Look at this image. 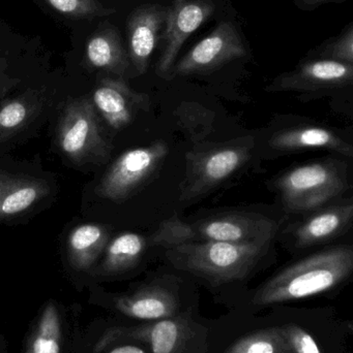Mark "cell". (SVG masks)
Returning <instances> with one entry per match:
<instances>
[{
	"instance_id": "3957f363",
	"label": "cell",
	"mask_w": 353,
	"mask_h": 353,
	"mask_svg": "<svg viewBox=\"0 0 353 353\" xmlns=\"http://www.w3.org/2000/svg\"><path fill=\"white\" fill-rule=\"evenodd\" d=\"M269 243H186L170 247L168 259L178 269L215 283L246 277L267 252Z\"/></svg>"
},
{
	"instance_id": "7c38bea8",
	"label": "cell",
	"mask_w": 353,
	"mask_h": 353,
	"mask_svg": "<svg viewBox=\"0 0 353 353\" xmlns=\"http://www.w3.org/2000/svg\"><path fill=\"white\" fill-rule=\"evenodd\" d=\"M95 304L108 307L124 316L139 321H158L175 316L178 303L173 294L163 286L149 285L131 294H93Z\"/></svg>"
},
{
	"instance_id": "4fadbf2b",
	"label": "cell",
	"mask_w": 353,
	"mask_h": 353,
	"mask_svg": "<svg viewBox=\"0 0 353 353\" xmlns=\"http://www.w3.org/2000/svg\"><path fill=\"white\" fill-rule=\"evenodd\" d=\"M169 6L146 4L131 14L128 21V58L138 74H145L161 39Z\"/></svg>"
},
{
	"instance_id": "9a60e30c",
	"label": "cell",
	"mask_w": 353,
	"mask_h": 353,
	"mask_svg": "<svg viewBox=\"0 0 353 353\" xmlns=\"http://www.w3.org/2000/svg\"><path fill=\"white\" fill-rule=\"evenodd\" d=\"M352 218V203L333 205L317 212L294 230L296 246L307 248L337 238L350 228Z\"/></svg>"
},
{
	"instance_id": "9c48e42d",
	"label": "cell",
	"mask_w": 353,
	"mask_h": 353,
	"mask_svg": "<svg viewBox=\"0 0 353 353\" xmlns=\"http://www.w3.org/2000/svg\"><path fill=\"white\" fill-rule=\"evenodd\" d=\"M215 10L211 0H174L169 6L161 35L163 49L157 66L160 77L168 78L184 41L215 14Z\"/></svg>"
},
{
	"instance_id": "277c9868",
	"label": "cell",
	"mask_w": 353,
	"mask_h": 353,
	"mask_svg": "<svg viewBox=\"0 0 353 353\" xmlns=\"http://www.w3.org/2000/svg\"><path fill=\"white\" fill-rule=\"evenodd\" d=\"M286 210L304 213L318 209L350 188L347 170L336 159L314 161L286 172L276 182Z\"/></svg>"
},
{
	"instance_id": "cb8c5ba5",
	"label": "cell",
	"mask_w": 353,
	"mask_h": 353,
	"mask_svg": "<svg viewBox=\"0 0 353 353\" xmlns=\"http://www.w3.org/2000/svg\"><path fill=\"white\" fill-rule=\"evenodd\" d=\"M60 14L73 18H95L114 14V8L104 6L99 0H45Z\"/></svg>"
},
{
	"instance_id": "f546056e",
	"label": "cell",
	"mask_w": 353,
	"mask_h": 353,
	"mask_svg": "<svg viewBox=\"0 0 353 353\" xmlns=\"http://www.w3.org/2000/svg\"><path fill=\"white\" fill-rule=\"evenodd\" d=\"M4 91V86L2 85V83L0 82V95H2V93H3Z\"/></svg>"
},
{
	"instance_id": "4316f807",
	"label": "cell",
	"mask_w": 353,
	"mask_h": 353,
	"mask_svg": "<svg viewBox=\"0 0 353 353\" xmlns=\"http://www.w3.org/2000/svg\"><path fill=\"white\" fill-rule=\"evenodd\" d=\"M107 353H146L144 350L136 345H120L111 348Z\"/></svg>"
},
{
	"instance_id": "44dd1931",
	"label": "cell",
	"mask_w": 353,
	"mask_h": 353,
	"mask_svg": "<svg viewBox=\"0 0 353 353\" xmlns=\"http://www.w3.org/2000/svg\"><path fill=\"white\" fill-rule=\"evenodd\" d=\"M64 323L55 301L46 303L33 323L23 353H62Z\"/></svg>"
},
{
	"instance_id": "83f0119b",
	"label": "cell",
	"mask_w": 353,
	"mask_h": 353,
	"mask_svg": "<svg viewBox=\"0 0 353 353\" xmlns=\"http://www.w3.org/2000/svg\"><path fill=\"white\" fill-rule=\"evenodd\" d=\"M337 1V0H300L302 6L304 8H314V6H319V4L325 3V2Z\"/></svg>"
},
{
	"instance_id": "5b68a950",
	"label": "cell",
	"mask_w": 353,
	"mask_h": 353,
	"mask_svg": "<svg viewBox=\"0 0 353 353\" xmlns=\"http://www.w3.org/2000/svg\"><path fill=\"white\" fill-rule=\"evenodd\" d=\"M56 142L60 151L78 165L104 163L112 150L99 114L87 97L74 99L64 107L56 128Z\"/></svg>"
},
{
	"instance_id": "8992f818",
	"label": "cell",
	"mask_w": 353,
	"mask_h": 353,
	"mask_svg": "<svg viewBox=\"0 0 353 353\" xmlns=\"http://www.w3.org/2000/svg\"><path fill=\"white\" fill-rule=\"evenodd\" d=\"M252 138L240 139L189 155L180 201H190L219 186L250 159Z\"/></svg>"
},
{
	"instance_id": "e0dca14e",
	"label": "cell",
	"mask_w": 353,
	"mask_h": 353,
	"mask_svg": "<svg viewBox=\"0 0 353 353\" xmlns=\"http://www.w3.org/2000/svg\"><path fill=\"white\" fill-rule=\"evenodd\" d=\"M269 146L280 152L325 149L335 151L344 157H352L353 148L350 143L337 134L321 126H302L284 130L274 134Z\"/></svg>"
},
{
	"instance_id": "ba28073f",
	"label": "cell",
	"mask_w": 353,
	"mask_h": 353,
	"mask_svg": "<svg viewBox=\"0 0 353 353\" xmlns=\"http://www.w3.org/2000/svg\"><path fill=\"white\" fill-rule=\"evenodd\" d=\"M246 55L247 49L238 29L231 22H221L175 62L168 78L207 74Z\"/></svg>"
},
{
	"instance_id": "d4e9b609",
	"label": "cell",
	"mask_w": 353,
	"mask_h": 353,
	"mask_svg": "<svg viewBox=\"0 0 353 353\" xmlns=\"http://www.w3.org/2000/svg\"><path fill=\"white\" fill-rule=\"evenodd\" d=\"M287 345L288 353H321L314 338L298 325L281 327Z\"/></svg>"
},
{
	"instance_id": "7402d4cb",
	"label": "cell",
	"mask_w": 353,
	"mask_h": 353,
	"mask_svg": "<svg viewBox=\"0 0 353 353\" xmlns=\"http://www.w3.org/2000/svg\"><path fill=\"white\" fill-rule=\"evenodd\" d=\"M89 65L124 76L128 70V57L117 33L111 29L90 37L85 50Z\"/></svg>"
},
{
	"instance_id": "7a4b0ae2",
	"label": "cell",
	"mask_w": 353,
	"mask_h": 353,
	"mask_svg": "<svg viewBox=\"0 0 353 353\" xmlns=\"http://www.w3.org/2000/svg\"><path fill=\"white\" fill-rule=\"evenodd\" d=\"M274 220L255 213H228L188 224L173 216L160 225L153 243L170 247L186 243L233 244L271 243L277 232Z\"/></svg>"
},
{
	"instance_id": "2e32d148",
	"label": "cell",
	"mask_w": 353,
	"mask_h": 353,
	"mask_svg": "<svg viewBox=\"0 0 353 353\" xmlns=\"http://www.w3.org/2000/svg\"><path fill=\"white\" fill-rule=\"evenodd\" d=\"M50 192L41 179L0 172V220H8L32 209Z\"/></svg>"
},
{
	"instance_id": "603a6c76",
	"label": "cell",
	"mask_w": 353,
	"mask_h": 353,
	"mask_svg": "<svg viewBox=\"0 0 353 353\" xmlns=\"http://www.w3.org/2000/svg\"><path fill=\"white\" fill-rule=\"evenodd\" d=\"M227 353H288V350L281 327H274L242 338Z\"/></svg>"
},
{
	"instance_id": "484cf974",
	"label": "cell",
	"mask_w": 353,
	"mask_h": 353,
	"mask_svg": "<svg viewBox=\"0 0 353 353\" xmlns=\"http://www.w3.org/2000/svg\"><path fill=\"white\" fill-rule=\"evenodd\" d=\"M323 55L327 59L353 64V26L350 24L337 39L323 48Z\"/></svg>"
},
{
	"instance_id": "30bf717a",
	"label": "cell",
	"mask_w": 353,
	"mask_h": 353,
	"mask_svg": "<svg viewBox=\"0 0 353 353\" xmlns=\"http://www.w3.org/2000/svg\"><path fill=\"white\" fill-rule=\"evenodd\" d=\"M191 332L188 321L180 317L162 319L138 327H110L97 338L93 345V353L104 352L112 344L126 339L149 344L153 353H182Z\"/></svg>"
},
{
	"instance_id": "ffe728a7",
	"label": "cell",
	"mask_w": 353,
	"mask_h": 353,
	"mask_svg": "<svg viewBox=\"0 0 353 353\" xmlns=\"http://www.w3.org/2000/svg\"><path fill=\"white\" fill-rule=\"evenodd\" d=\"M43 94L27 93L0 105V145L14 140L26 130L45 109Z\"/></svg>"
},
{
	"instance_id": "8fae6325",
	"label": "cell",
	"mask_w": 353,
	"mask_h": 353,
	"mask_svg": "<svg viewBox=\"0 0 353 353\" xmlns=\"http://www.w3.org/2000/svg\"><path fill=\"white\" fill-rule=\"evenodd\" d=\"M352 80L353 64L325 58L305 62L296 70L280 74L267 87V90L319 92L350 86Z\"/></svg>"
},
{
	"instance_id": "d6986e66",
	"label": "cell",
	"mask_w": 353,
	"mask_h": 353,
	"mask_svg": "<svg viewBox=\"0 0 353 353\" xmlns=\"http://www.w3.org/2000/svg\"><path fill=\"white\" fill-rule=\"evenodd\" d=\"M146 247V241L136 232H124L108 243L101 263L95 265L93 275L110 277L134 269Z\"/></svg>"
},
{
	"instance_id": "5bb4252c",
	"label": "cell",
	"mask_w": 353,
	"mask_h": 353,
	"mask_svg": "<svg viewBox=\"0 0 353 353\" xmlns=\"http://www.w3.org/2000/svg\"><path fill=\"white\" fill-rule=\"evenodd\" d=\"M93 103L111 130H120L134 120L138 111L146 110L149 99L144 93L133 90L124 81L105 79L95 88Z\"/></svg>"
},
{
	"instance_id": "f1b7e54d",
	"label": "cell",
	"mask_w": 353,
	"mask_h": 353,
	"mask_svg": "<svg viewBox=\"0 0 353 353\" xmlns=\"http://www.w3.org/2000/svg\"><path fill=\"white\" fill-rule=\"evenodd\" d=\"M0 353H8V345L1 333H0Z\"/></svg>"
},
{
	"instance_id": "6da1fadb",
	"label": "cell",
	"mask_w": 353,
	"mask_h": 353,
	"mask_svg": "<svg viewBox=\"0 0 353 353\" xmlns=\"http://www.w3.org/2000/svg\"><path fill=\"white\" fill-rule=\"evenodd\" d=\"M352 270V246L333 247L311 255L274 276L259 288L254 304L269 306L321 294L347 279Z\"/></svg>"
},
{
	"instance_id": "52a82bcc",
	"label": "cell",
	"mask_w": 353,
	"mask_h": 353,
	"mask_svg": "<svg viewBox=\"0 0 353 353\" xmlns=\"http://www.w3.org/2000/svg\"><path fill=\"white\" fill-rule=\"evenodd\" d=\"M168 152V145L164 141L126 151L104 174L95 192L113 201L128 199L158 171Z\"/></svg>"
},
{
	"instance_id": "ac0fdd59",
	"label": "cell",
	"mask_w": 353,
	"mask_h": 353,
	"mask_svg": "<svg viewBox=\"0 0 353 353\" xmlns=\"http://www.w3.org/2000/svg\"><path fill=\"white\" fill-rule=\"evenodd\" d=\"M109 230L97 223L81 224L70 232L68 239V256L77 271H88L97 265L109 243Z\"/></svg>"
}]
</instances>
